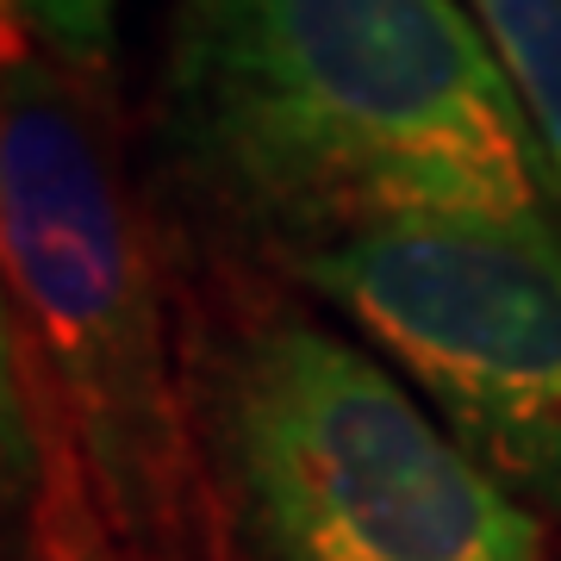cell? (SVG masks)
<instances>
[{"label": "cell", "instance_id": "6da1fadb", "mask_svg": "<svg viewBox=\"0 0 561 561\" xmlns=\"http://www.w3.org/2000/svg\"><path fill=\"white\" fill-rule=\"evenodd\" d=\"M157 138L181 194L280 268L400 219H549L461 0H175Z\"/></svg>", "mask_w": 561, "mask_h": 561}, {"label": "cell", "instance_id": "7a4b0ae2", "mask_svg": "<svg viewBox=\"0 0 561 561\" xmlns=\"http://www.w3.org/2000/svg\"><path fill=\"white\" fill-rule=\"evenodd\" d=\"M181 375L243 561H542L537 512L368 343L300 306H213Z\"/></svg>", "mask_w": 561, "mask_h": 561}, {"label": "cell", "instance_id": "3957f363", "mask_svg": "<svg viewBox=\"0 0 561 561\" xmlns=\"http://www.w3.org/2000/svg\"><path fill=\"white\" fill-rule=\"evenodd\" d=\"M0 280L57 461L113 518L169 512L194 461L187 375L169 350L144 225L81 88L38 57L0 62Z\"/></svg>", "mask_w": 561, "mask_h": 561}, {"label": "cell", "instance_id": "277c9868", "mask_svg": "<svg viewBox=\"0 0 561 561\" xmlns=\"http://www.w3.org/2000/svg\"><path fill=\"white\" fill-rule=\"evenodd\" d=\"M324 300L524 505L561 518V238L549 219H400L300 256Z\"/></svg>", "mask_w": 561, "mask_h": 561}, {"label": "cell", "instance_id": "5b68a950", "mask_svg": "<svg viewBox=\"0 0 561 561\" xmlns=\"http://www.w3.org/2000/svg\"><path fill=\"white\" fill-rule=\"evenodd\" d=\"M500 62L518 119L537 144L542 187L561 206V0H461Z\"/></svg>", "mask_w": 561, "mask_h": 561}, {"label": "cell", "instance_id": "8992f818", "mask_svg": "<svg viewBox=\"0 0 561 561\" xmlns=\"http://www.w3.org/2000/svg\"><path fill=\"white\" fill-rule=\"evenodd\" d=\"M50 493V456H44V424L32 400V375H25V343L20 319L0 280V530L20 524L32 505Z\"/></svg>", "mask_w": 561, "mask_h": 561}, {"label": "cell", "instance_id": "52a82bcc", "mask_svg": "<svg viewBox=\"0 0 561 561\" xmlns=\"http://www.w3.org/2000/svg\"><path fill=\"white\" fill-rule=\"evenodd\" d=\"M25 32L76 76H101L119 44V0H13Z\"/></svg>", "mask_w": 561, "mask_h": 561}, {"label": "cell", "instance_id": "ba28073f", "mask_svg": "<svg viewBox=\"0 0 561 561\" xmlns=\"http://www.w3.org/2000/svg\"><path fill=\"white\" fill-rule=\"evenodd\" d=\"M20 57H32V32H25L20 7L0 0V62H20Z\"/></svg>", "mask_w": 561, "mask_h": 561}]
</instances>
